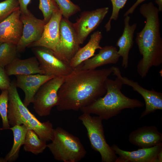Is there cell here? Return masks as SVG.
Listing matches in <instances>:
<instances>
[{
	"label": "cell",
	"instance_id": "6da1fadb",
	"mask_svg": "<svg viewBox=\"0 0 162 162\" xmlns=\"http://www.w3.org/2000/svg\"><path fill=\"white\" fill-rule=\"evenodd\" d=\"M112 73L111 67L82 70L79 66L64 76L58 92V111H77L104 96L105 84Z\"/></svg>",
	"mask_w": 162,
	"mask_h": 162
},
{
	"label": "cell",
	"instance_id": "7a4b0ae2",
	"mask_svg": "<svg viewBox=\"0 0 162 162\" xmlns=\"http://www.w3.org/2000/svg\"><path fill=\"white\" fill-rule=\"evenodd\" d=\"M139 11L146 19L144 26L136 33L135 39L142 56L137 64L136 70L143 78L146 77L152 67L162 64V39L158 8L151 2L142 4Z\"/></svg>",
	"mask_w": 162,
	"mask_h": 162
},
{
	"label": "cell",
	"instance_id": "3957f363",
	"mask_svg": "<svg viewBox=\"0 0 162 162\" xmlns=\"http://www.w3.org/2000/svg\"><path fill=\"white\" fill-rule=\"evenodd\" d=\"M123 85L121 80L117 77L114 80L108 78L105 84V94L80 110L82 113L95 114L103 120H107L117 116L123 110L143 107V103L128 98L122 92Z\"/></svg>",
	"mask_w": 162,
	"mask_h": 162
},
{
	"label": "cell",
	"instance_id": "277c9868",
	"mask_svg": "<svg viewBox=\"0 0 162 162\" xmlns=\"http://www.w3.org/2000/svg\"><path fill=\"white\" fill-rule=\"evenodd\" d=\"M9 100L8 118L11 126L24 125L28 129L34 131L41 139L51 140L54 129L50 121L41 122L32 113L21 100L15 81L11 82L8 89Z\"/></svg>",
	"mask_w": 162,
	"mask_h": 162
},
{
	"label": "cell",
	"instance_id": "5b68a950",
	"mask_svg": "<svg viewBox=\"0 0 162 162\" xmlns=\"http://www.w3.org/2000/svg\"><path fill=\"white\" fill-rule=\"evenodd\" d=\"M51 141L47 147L57 160L78 162L86 154L79 138L61 127L54 129Z\"/></svg>",
	"mask_w": 162,
	"mask_h": 162
},
{
	"label": "cell",
	"instance_id": "8992f818",
	"mask_svg": "<svg viewBox=\"0 0 162 162\" xmlns=\"http://www.w3.org/2000/svg\"><path fill=\"white\" fill-rule=\"evenodd\" d=\"M86 128L91 147L100 154L102 162H115L118 156L107 143L102 119L98 116L82 113L78 117Z\"/></svg>",
	"mask_w": 162,
	"mask_h": 162
},
{
	"label": "cell",
	"instance_id": "52a82bcc",
	"mask_svg": "<svg viewBox=\"0 0 162 162\" xmlns=\"http://www.w3.org/2000/svg\"><path fill=\"white\" fill-rule=\"evenodd\" d=\"M64 76L54 77L44 83L35 94L32 102L35 111L40 116H49L58 101V92Z\"/></svg>",
	"mask_w": 162,
	"mask_h": 162
},
{
	"label": "cell",
	"instance_id": "ba28073f",
	"mask_svg": "<svg viewBox=\"0 0 162 162\" xmlns=\"http://www.w3.org/2000/svg\"><path fill=\"white\" fill-rule=\"evenodd\" d=\"M73 23L62 17L60 22L59 40L55 55L63 61L70 64L80 48Z\"/></svg>",
	"mask_w": 162,
	"mask_h": 162
},
{
	"label": "cell",
	"instance_id": "9c48e42d",
	"mask_svg": "<svg viewBox=\"0 0 162 162\" xmlns=\"http://www.w3.org/2000/svg\"><path fill=\"white\" fill-rule=\"evenodd\" d=\"M32 50L44 75L55 77L65 76L74 70L70 64L60 59L51 50L38 46L32 48Z\"/></svg>",
	"mask_w": 162,
	"mask_h": 162
},
{
	"label": "cell",
	"instance_id": "30bf717a",
	"mask_svg": "<svg viewBox=\"0 0 162 162\" xmlns=\"http://www.w3.org/2000/svg\"><path fill=\"white\" fill-rule=\"evenodd\" d=\"M112 74L120 79L123 85H128L133 90L140 94L145 104V109L140 116L144 117L158 110H162V93L154 89L148 90L140 86L136 82L129 79L126 76H122L119 69L116 67H111Z\"/></svg>",
	"mask_w": 162,
	"mask_h": 162
},
{
	"label": "cell",
	"instance_id": "8fae6325",
	"mask_svg": "<svg viewBox=\"0 0 162 162\" xmlns=\"http://www.w3.org/2000/svg\"><path fill=\"white\" fill-rule=\"evenodd\" d=\"M21 19L23 26L22 36L16 45L18 52L39 39L46 23L44 19L37 18L30 11L21 14Z\"/></svg>",
	"mask_w": 162,
	"mask_h": 162
},
{
	"label": "cell",
	"instance_id": "7c38bea8",
	"mask_svg": "<svg viewBox=\"0 0 162 162\" xmlns=\"http://www.w3.org/2000/svg\"><path fill=\"white\" fill-rule=\"evenodd\" d=\"M107 7L82 12L73 26L80 44H82L89 34L96 29L108 13Z\"/></svg>",
	"mask_w": 162,
	"mask_h": 162
},
{
	"label": "cell",
	"instance_id": "4fadbf2b",
	"mask_svg": "<svg viewBox=\"0 0 162 162\" xmlns=\"http://www.w3.org/2000/svg\"><path fill=\"white\" fill-rule=\"evenodd\" d=\"M118 155L115 162H162V143L152 147L128 151L113 144L111 146Z\"/></svg>",
	"mask_w": 162,
	"mask_h": 162
},
{
	"label": "cell",
	"instance_id": "5bb4252c",
	"mask_svg": "<svg viewBox=\"0 0 162 162\" xmlns=\"http://www.w3.org/2000/svg\"><path fill=\"white\" fill-rule=\"evenodd\" d=\"M16 76V86L23 91L25 97L23 103L27 107L32 103L35 94L40 87L55 77L40 74L20 75Z\"/></svg>",
	"mask_w": 162,
	"mask_h": 162
},
{
	"label": "cell",
	"instance_id": "9a60e30c",
	"mask_svg": "<svg viewBox=\"0 0 162 162\" xmlns=\"http://www.w3.org/2000/svg\"><path fill=\"white\" fill-rule=\"evenodd\" d=\"M62 17L59 10L55 12L45 25L39 39L32 43L28 47H44L54 51L59 40L60 24Z\"/></svg>",
	"mask_w": 162,
	"mask_h": 162
},
{
	"label": "cell",
	"instance_id": "2e32d148",
	"mask_svg": "<svg viewBox=\"0 0 162 162\" xmlns=\"http://www.w3.org/2000/svg\"><path fill=\"white\" fill-rule=\"evenodd\" d=\"M20 9L0 23V42L17 45L22 34L23 24Z\"/></svg>",
	"mask_w": 162,
	"mask_h": 162
},
{
	"label": "cell",
	"instance_id": "e0dca14e",
	"mask_svg": "<svg viewBox=\"0 0 162 162\" xmlns=\"http://www.w3.org/2000/svg\"><path fill=\"white\" fill-rule=\"evenodd\" d=\"M128 140L140 148H148L162 143V134L155 126H144L132 131L129 135Z\"/></svg>",
	"mask_w": 162,
	"mask_h": 162
},
{
	"label": "cell",
	"instance_id": "ac0fdd59",
	"mask_svg": "<svg viewBox=\"0 0 162 162\" xmlns=\"http://www.w3.org/2000/svg\"><path fill=\"white\" fill-rule=\"evenodd\" d=\"M120 57L116 47L106 46L100 49L98 54L86 60L79 66L82 70H94L105 65L116 64Z\"/></svg>",
	"mask_w": 162,
	"mask_h": 162
},
{
	"label": "cell",
	"instance_id": "d6986e66",
	"mask_svg": "<svg viewBox=\"0 0 162 162\" xmlns=\"http://www.w3.org/2000/svg\"><path fill=\"white\" fill-rule=\"evenodd\" d=\"M130 20L128 15L125 16L123 32L116 43V46L119 47L118 52L122 58V67L125 69L128 67L129 53L133 45L134 34L137 26L136 23L130 25Z\"/></svg>",
	"mask_w": 162,
	"mask_h": 162
},
{
	"label": "cell",
	"instance_id": "ffe728a7",
	"mask_svg": "<svg viewBox=\"0 0 162 162\" xmlns=\"http://www.w3.org/2000/svg\"><path fill=\"white\" fill-rule=\"evenodd\" d=\"M5 69L9 76L35 74H43L35 56L23 59L17 57L6 66Z\"/></svg>",
	"mask_w": 162,
	"mask_h": 162
},
{
	"label": "cell",
	"instance_id": "44dd1931",
	"mask_svg": "<svg viewBox=\"0 0 162 162\" xmlns=\"http://www.w3.org/2000/svg\"><path fill=\"white\" fill-rule=\"evenodd\" d=\"M102 37L101 32L99 31L94 32L91 35L88 42L80 48L71 60L70 64L72 68L74 69L93 56L97 50L101 48L100 44Z\"/></svg>",
	"mask_w": 162,
	"mask_h": 162
},
{
	"label": "cell",
	"instance_id": "7402d4cb",
	"mask_svg": "<svg viewBox=\"0 0 162 162\" xmlns=\"http://www.w3.org/2000/svg\"><path fill=\"white\" fill-rule=\"evenodd\" d=\"M9 129L13 133L14 141L12 147L9 152L6 155L5 158L7 162H13L16 161L19 156L21 146L24 144L27 128L24 125H17L10 127Z\"/></svg>",
	"mask_w": 162,
	"mask_h": 162
},
{
	"label": "cell",
	"instance_id": "603a6c76",
	"mask_svg": "<svg viewBox=\"0 0 162 162\" xmlns=\"http://www.w3.org/2000/svg\"><path fill=\"white\" fill-rule=\"evenodd\" d=\"M23 145L25 151L37 155L44 152L47 144L46 142L40 139L34 131L28 129Z\"/></svg>",
	"mask_w": 162,
	"mask_h": 162
},
{
	"label": "cell",
	"instance_id": "cb8c5ba5",
	"mask_svg": "<svg viewBox=\"0 0 162 162\" xmlns=\"http://www.w3.org/2000/svg\"><path fill=\"white\" fill-rule=\"evenodd\" d=\"M18 52L16 45L9 43H2L0 46V67L4 68L17 58Z\"/></svg>",
	"mask_w": 162,
	"mask_h": 162
},
{
	"label": "cell",
	"instance_id": "d4e9b609",
	"mask_svg": "<svg viewBox=\"0 0 162 162\" xmlns=\"http://www.w3.org/2000/svg\"><path fill=\"white\" fill-rule=\"evenodd\" d=\"M62 17L69 19L70 17L81 10L80 7L70 0H54Z\"/></svg>",
	"mask_w": 162,
	"mask_h": 162
},
{
	"label": "cell",
	"instance_id": "484cf974",
	"mask_svg": "<svg viewBox=\"0 0 162 162\" xmlns=\"http://www.w3.org/2000/svg\"><path fill=\"white\" fill-rule=\"evenodd\" d=\"M8 90L2 91L0 94V116L2 121V128L1 130H8L10 128L8 118Z\"/></svg>",
	"mask_w": 162,
	"mask_h": 162
},
{
	"label": "cell",
	"instance_id": "4316f807",
	"mask_svg": "<svg viewBox=\"0 0 162 162\" xmlns=\"http://www.w3.org/2000/svg\"><path fill=\"white\" fill-rule=\"evenodd\" d=\"M20 9L18 0H5L0 2V23L15 10Z\"/></svg>",
	"mask_w": 162,
	"mask_h": 162
},
{
	"label": "cell",
	"instance_id": "83f0119b",
	"mask_svg": "<svg viewBox=\"0 0 162 162\" xmlns=\"http://www.w3.org/2000/svg\"><path fill=\"white\" fill-rule=\"evenodd\" d=\"M39 8L42 12L44 20L47 23L53 14L59 10L54 0H39Z\"/></svg>",
	"mask_w": 162,
	"mask_h": 162
},
{
	"label": "cell",
	"instance_id": "f1b7e54d",
	"mask_svg": "<svg viewBox=\"0 0 162 162\" xmlns=\"http://www.w3.org/2000/svg\"><path fill=\"white\" fill-rule=\"evenodd\" d=\"M112 5V12L110 19L104 27L106 32L111 28V22L112 20H116L118 17L120 10L125 6L128 0H110Z\"/></svg>",
	"mask_w": 162,
	"mask_h": 162
},
{
	"label": "cell",
	"instance_id": "f546056e",
	"mask_svg": "<svg viewBox=\"0 0 162 162\" xmlns=\"http://www.w3.org/2000/svg\"><path fill=\"white\" fill-rule=\"evenodd\" d=\"M9 76L4 68L0 67V89L8 90L11 83Z\"/></svg>",
	"mask_w": 162,
	"mask_h": 162
},
{
	"label": "cell",
	"instance_id": "4dcf8cb0",
	"mask_svg": "<svg viewBox=\"0 0 162 162\" xmlns=\"http://www.w3.org/2000/svg\"><path fill=\"white\" fill-rule=\"evenodd\" d=\"M21 14H25L30 11L28 8V6L31 2V0H18Z\"/></svg>",
	"mask_w": 162,
	"mask_h": 162
},
{
	"label": "cell",
	"instance_id": "1f68e13d",
	"mask_svg": "<svg viewBox=\"0 0 162 162\" xmlns=\"http://www.w3.org/2000/svg\"><path fill=\"white\" fill-rule=\"evenodd\" d=\"M146 0H137L125 12L124 15V16L132 14L136 8L139 5Z\"/></svg>",
	"mask_w": 162,
	"mask_h": 162
},
{
	"label": "cell",
	"instance_id": "d6a6232c",
	"mask_svg": "<svg viewBox=\"0 0 162 162\" xmlns=\"http://www.w3.org/2000/svg\"><path fill=\"white\" fill-rule=\"evenodd\" d=\"M155 2L158 6V10L159 12L162 11V0H155Z\"/></svg>",
	"mask_w": 162,
	"mask_h": 162
},
{
	"label": "cell",
	"instance_id": "836d02e7",
	"mask_svg": "<svg viewBox=\"0 0 162 162\" xmlns=\"http://www.w3.org/2000/svg\"><path fill=\"white\" fill-rule=\"evenodd\" d=\"M7 162V160L6 159L4 158H2L0 157V162Z\"/></svg>",
	"mask_w": 162,
	"mask_h": 162
},
{
	"label": "cell",
	"instance_id": "e575fe53",
	"mask_svg": "<svg viewBox=\"0 0 162 162\" xmlns=\"http://www.w3.org/2000/svg\"><path fill=\"white\" fill-rule=\"evenodd\" d=\"M2 42H0V46L2 44Z\"/></svg>",
	"mask_w": 162,
	"mask_h": 162
}]
</instances>
